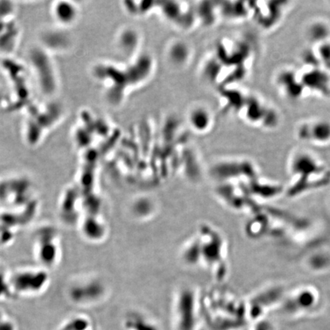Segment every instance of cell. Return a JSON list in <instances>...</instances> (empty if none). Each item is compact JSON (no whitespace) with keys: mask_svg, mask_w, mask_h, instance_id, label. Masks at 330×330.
Segmentation results:
<instances>
[{"mask_svg":"<svg viewBox=\"0 0 330 330\" xmlns=\"http://www.w3.org/2000/svg\"><path fill=\"white\" fill-rule=\"evenodd\" d=\"M288 165L291 180L286 193L289 197H299L324 187L330 182V170L308 151H295L290 157Z\"/></svg>","mask_w":330,"mask_h":330,"instance_id":"6da1fadb","label":"cell"},{"mask_svg":"<svg viewBox=\"0 0 330 330\" xmlns=\"http://www.w3.org/2000/svg\"><path fill=\"white\" fill-rule=\"evenodd\" d=\"M203 324L209 330H235L239 328V311L236 301L220 297L219 294L209 295L200 299Z\"/></svg>","mask_w":330,"mask_h":330,"instance_id":"7a4b0ae2","label":"cell"},{"mask_svg":"<svg viewBox=\"0 0 330 330\" xmlns=\"http://www.w3.org/2000/svg\"><path fill=\"white\" fill-rule=\"evenodd\" d=\"M172 317L174 330H199L203 324L200 299L193 291H180L173 303Z\"/></svg>","mask_w":330,"mask_h":330,"instance_id":"3957f363","label":"cell"},{"mask_svg":"<svg viewBox=\"0 0 330 330\" xmlns=\"http://www.w3.org/2000/svg\"><path fill=\"white\" fill-rule=\"evenodd\" d=\"M295 133L298 140L303 143L320 147L330 146V121L321 118L301 122Z\"/></svg>","mask_w":330,"mask_h":330,"instance_id":"277c9868","label":"cell"},{"mask_svg":"<svg viewBox=\"0 0 330 330\" xmlns=\"http://www.w3.org/2000/svg\"><path fill=\"white\" fill-rule=\"evenodd\" d=\"M303 85L307 93L330 97V73L321 67H306L299 70Z\"/></svg>","mask_w":330,"mask_h":330,"instance_id":"5b68a950","label":"cell"},{"mask_svg":"<svg viewBox=\"0 0 330 330\" xmlns=\"http://www.w3.org/2000/svg\"><path fill=\"white\" fill-rule=\"evenodd\" d=\"M275 84L283 95L292 101L301 100L307 93L301 81L299 70L292 67L280 70L275 77Z\"/></svg>","mask_w":330,"mask_h":330,"instance_id":"8992f818","label":"cell"},{"mask_svg":"<svg viewBox=\"0 0 330 330\" xmlns=\"http://www.w3.org/2000/svg\"><path fill=\"white\" fill-rule=\"evenodd\" d=\"M319 300V294L314 287H301L293 292L287 301V307L291 313L307 311L314 307V304Z\"/></svg>","mask_w":330,"mask_h":330,"instance_id":"52a82bcc","label":"cell"},{"mask_svg":"<svg viewBox=\"0 0 330 330\" xmlns=\"http://www.w3.org/2000/svg\"><path fill=\"white\" fill-rule=\"evenodd\" d=\"M123 330H163L153 317L140 311L129 313L122 323Z\"/></svg>","mask_w":330,"mask_h":330,"instance_id":"ba28073f","label":"cell"},{"mask_svg":"<svg viewBox=\"0 0 330 330\" xmlns=\"http://www.w3.org/2000/svg\"><path fill=\"white\" fill-rule=\"evenodd\" d=\"M287 2H265V5L260 7L263 9V12H259L258 14L259 16V23L261 26L265 29L272 28L276 26L277 24L281 21L283 17V14L285 11V6L284 4Z\"/></svg>","mask_w":330,"mask_h":330,"instance_id":"9c48e42d","label":"cell"},{"mask_svg":"<svg viewBox=\"0 0 330 330\" xmlns=\"http://www.w3.org/2000/svg\"><path fill=\"white\" fill-rule=\"evenodd\" d=\"M306 37L311 46L330 41V24L322 18L313 20L306 29Z\"/></svg>","mask_w":330,"mask_h":330,"instance_id":"30bf717a","label":"cell"},{"mask_svg":"<svg viewBox=\"0 0 330 330\" xmlns=\"http://www.w3.org/2000/svg\"><path fill=\"white\" fill-rule=\"evenodd\" d=\"M311 47L315 51L320 66L330 73V41Z\"/></svg>","mask_w":330,"mask_h":330,"instance_id":"8fae6325","label":"cell"},{"mask_svg":"<svg viewBox=\"0 0 330 330\" xmlns=\"http://www.w3.org/2000/svg\"><path fill=\"white\" fill-rule=\"evenodd\" d=\"M95 330V329H94V330Z\"/></svg>","mask_w":330,"mask_h":330,"instance_id":"7c38bea8","label":"cell"}]
</instances>
